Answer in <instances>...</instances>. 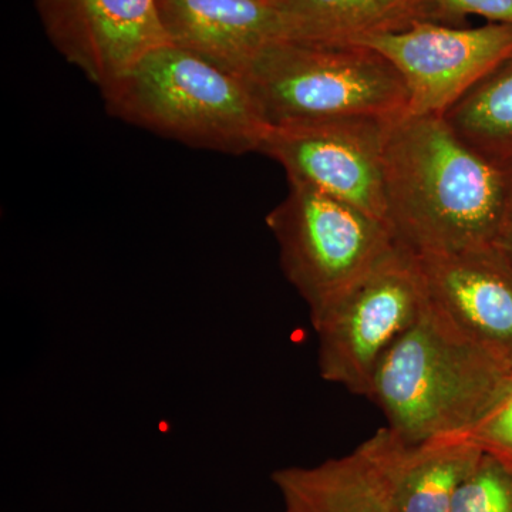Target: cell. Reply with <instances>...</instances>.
<instances>
[{"mask_svg":"<svg viewBox=\"0 0 512 512\" xmlns=\"http://www.w3.org/2000/svg\"><path fill=\"white\" fill-rule=\"evenodd\" d=\"M288 39L355 43L403 32L417 23L457 26L437 0H272Z\"/></svg>","mask_w":512,"mask_h":512,"instance_id":"13","label":"cell"},{"mask_svg":"<svg viewBox=\"0 0 512 512\" xmlns=\"http://www.w3.org/2000/svg\"><path fill=\"white\" fill-rule=\"evenodd\" d=\"M507 175L503 215H501L500 228H498L494 247L512 266V173H507Z\"/></svg>","mask_w":512,"mask_h":512,"instance_id":"19","label":"cell"},{"mask_svg":"<svg viewBox=\"0 0 512 512\" xmlns=\"http://www.w3.org/2000/svg\"><path fill=\"white\" fill-rule=\"evenodd\" d=\"M242 79L269 127L349 117L393 121L409 107L396 67L356 43L275 40Z\"/></svg>","mask_w":512,"mask_h":512,"instance_id":"4","label":"cell"},{"mask_svg":"<svg viewBox=\"0 0 512 512\" xmlns=\"http://www.w3.org/2000/svg\"><path fill=\"white\" fill-rule=\"evenodd\" d=\"M443 117L478 156L512 173V56L471 87Z\"/></svg>","mask_w":512,"mask_h":512,"instance_id":"15","label":"cell"},{"mask_svg":"<svg viewBox=\"0 0 512 512\" xmlns=\"http://www.w3.org/2000/svg\"><path fill=\"white\" fill-rule=\"evenodd\" d=\"M457 26L466 25L468 15H477L490 23L512 25V0H437Z\"/></svg>","mask_w":512,"mask_h":512,"instance_id":"18","label":"cell"},{"mask_svg":"<svg viewBox=\"0 0 512 512\" xmlns=\"http://www.w3.org/2000/svg\"><path fill=\"white\" fill-rule=\"evenodd\" d=\"M266 224L289 284L315 313L397 247L390 228L355 205L291 184Z\"/></svg>","mask_w":512,"mask_h":512,"instance_id":"5","label":"cell"},{"mask_svg":"<svg viewBox=\"0 0 512 512\" xmlns=\"http://www.w3.org/2000/svg\"><path fill=\"white\" fill-rule=\"evenodd\" d=\"M355 43L372 47L396 67L409 92L406 116H443L512 56V25L487 23L468 29L423 22Z\"/></svg>","mask_w":512,"mask_h":512,"instance_id":"8","label":"cell"},{"mask_svg":"<svg viewBox=\"0 0 512 512\" xmlns=\"http://www.w3.org/2000/svg\"><path fill=\"white\" fill-rule=\"evenodd\" d=\"M390 123L349 117L269 127L261 153L285 168L289 184L348 202L386 224L383 153Z\"/></svg>","mask_w":512,"mask_h":512,"instance_id":"7","label":"cell"},{"mask_svg":"<svg viewBox=\"0 0 512 512\" xmlns=\"http://www.w3.org/2000/svg\"><path fill=\"white\" fill-rule=\"evenodd\" d=\"M426 305L416 258L397 245L342 295L311 313L322 379L367 399L380 363Z\"/></svg>","mask_w":512,"mask_h":512,"instance_id":"6","label":"cell"},{"mask_svg":"<svg viewBox=\"0 0 512 512\" xmlns=\"http://www.w3.org/2000/svg\"><path fill=\"white\" fill-rule=\"evenodd\" d=\"M284 512H393L382 483L359 447L349 456L272 474Z\"/></svg>","mask_w":512,"mask_h":512,"instance_id":"14","label":"cell"},{"mask_svg":"<svg viewBox=\"0 0 512 512\" xmlns=\"http://www.w3.org/2000/svg\"><path fill=\"white\" fill-rule=\"evenodd\" d=\"M427 305L512 372V266L495 247L414 256Z\"/></svg>","mask_w":512,"mask_h":512,"instance_id":"10","label":"cell"},{"mask_svg":"<svg viewBox=\"0 0 512 512\" xmlns=\"http://www.w3.org/2000/svg\"><path fill=\"white\" fill-rule=\"evenodd\" d=\"M359 448L393 512H451L458 488L483 456L466 441L436 437L412 443L389 427L377 430Z\"/></svg>","mask_w":512,"mask_h":512,"instance_id":"11","label":"cell"},{"mask_svg":"<svg viewBox=\"0 0 512 512\" xmlns=\"http://www.w3.org/2000/svg\"><path fill=\"white\" fill-rule=\"evenodd\" d=\"M444 437L473 444L512 468V387L470 429Z\"/></svg>","mask_w":512,"mask_h":512,"instance_id":"17","label":"cell"},{"mask_svg":"<svg viewBox=\"0 0 512 512\" xmlns=\"http://www.w3.org/2000/svg\"><path fill=\"white\" fill-rule=\"evenodd\" d=\"M168 42L244 76L255 56L288 39L272 0H157Z\"/></svg>","mask_w":512,"mask_h":512,"instance_id":"12","label":"cell"},{"mask_svg":"<svg viewBox=\"0 0 512 512\" xmlns=\"http://www.w3.org/2000/svg\"><path fill=\"white\" fill-rule=\"evenodd\" d=\"M101 92L110 113L190 146L261 151L269 130L241 76L171 42Z\"/></svg>","mask_w":512,"mask_h":512,"instance_id":"3","label":"cell"},{"mask_svg":"<svg viewBox=\"0 0 512 512\" xmlns=\"http://www.w3.org/2000/svg\"><path fill=\"white\" fill-rule=\"evenodd\" d=\"M511 387V370L426 305L380 363L367 399L380 407L389 429L420 443L470 429Z\"/></svg>","mask_w":512,"mask_h":512,"instance_id":"2","label":"cell"},{"mask_svg":"<svg viewBox=\"0 0 512 512\" xmlns=\"http://www.w3.org/2000/svg\"><path fill=\"white\" fill-rule=\"evenodd\" d=\"M507 173L478 156L443 116L392 121L383 153L386 224L414 256L494 247Z\"/></svg>","mask_w":512,"mask_h":512,"instance_id":"1","label":"cell"},{"mask_svg":"<svg viewBox=\"0 0 512 512\" xmlns=\"http://www.w3.org/2000/svg\"><path fill=\"white\" fill-rule=\"evenodd\" d=\"M451 512H512V468L483 451L458 488Z\"/></svg>","mask_w":512,"mask_h":512,"instance_id":"16","label":"cell"},{"mask_svg":"<svg viewBox=\"0 0 512 512\" xmlns=\"http://www.w3.org/2000/svg\"><path fill=\"white\" fill-rule=\"evenodd\" d=\"M50 42L101 90L168 42L157 0H35Z\"/></svg>","mask_w":512,"mask_h":512,"instance_id":"9","label":"cell"}]
</instances>
